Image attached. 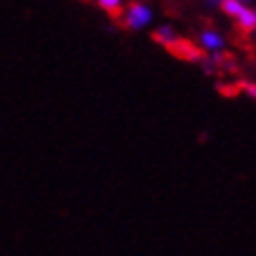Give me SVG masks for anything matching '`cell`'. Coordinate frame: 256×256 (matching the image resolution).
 Listing matches in <instances>:
<instances>
[{"mask_svg":"<svg viewBox=\"0 0 256 256\" xmlns=\"http://www.w3.org/2000/svg\"><path fill=\"white\" fill-rule=\"evenodd\" d=\"M96 5H99L110 19H120V16H122V0H96Z\"/></svg>","mask_w":256,"mask_h":256,"instance_id":"obj_5","label":"cell"},{"mask_svg":"<svg viewBox=\"0 0 256 256\" xmlns=\"http://www.w3.org/2000/svg\"><path fill=\"white\" fill-rule=\"evenodd\" d=\"M224 45H226V40H224L221 33H216V31H202L200 33V47L202 50L216 52V50H221Z\"/></svg>","mask_w":256,"mask_h":256,"instance_id":"obj_4","label":"cell"},{"mask_svg":"<svg viewBox=\"0 0 256 256\" xmlns=\"http://www.w3.org/2000/svg\"><path fill=\"white\" fill-rule=\"evenodd\" d=\"M254 14H256V12H254ZM254 31H256V26H254Z\"/></svg>","mask_w":256,"mask_h":256,"instance_id":"obj_8","label":"cell"},{"mask_svg":"<svg viewBox=\"0 0 256 256\" xmlns=\"http://www.w3.org/2000/svg\"><path fill=\"white\" fill-rule=\"evenodd\" d=\"M164 50L167 52H172L174 56H178V59H184V62H202L204 59V50H202L200 45H195V42H190V40L186 38H178V36H174V38L170 40V42H164Z\"/></svg>","mask_w":256,"mask_h":256,"instance_id":"obj_1","label":"cell"},{"mask_svg":"<svg viewBox=\"0 0 256 256\" xmlns=\"http://www.w3.org/2000/svg\"><path fill=\"white\" fill-rule=\"evenodd\" d=\"M233 22H235V26H238V31L244 33V36H249L256 26V14L247 8V5H242V10L233 16Z\"/></svg>","mask_w":256,"mask_h":256,"instance_id":"obj_3","label":"cell"},{"mask_svg":"<svg viewBox=\"0 0 256 256\" xmlns=\"http://www.w3.org/2000/svg\"><path fill=\"white\" fill-rule=\"evenodd\" d=\"M240 2H244V5H247V2H252V0H240Z\"/></svg>","mask_w":256,"mask_h":256,"instance_id":"obj_6","label":"cell"},{"mask_svg":"<svg viewBox=\"0 0 256 256\" xmlns=\"http://www.w3.org/2000/svg\"><path fill=\"white\" fill-rule=\"evenodd\" d=\"M210 2H218V0H210Z\"/></svg>","mask_w":256,"mask_h":256,"instance_id":"obj_7","label":"cell"},{"mask_svg":"<svg viewBox=\"0 0 256 256\" xmlns=\"http://www.w3.org/2000/svg\"><path fill=\"white\" fill-rule=\"evenodd\" d=\"M153 19V10L144 5V2H130L127 5V12H124L122 26L130 28V31H139L144 26H148V22Z\"/></svg>","mask_w":256,"mask_h":256,"instance_id":"obj_2","label":"cell"}]
</instances>
